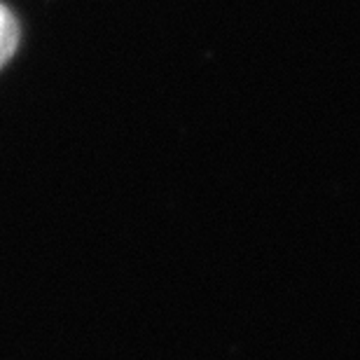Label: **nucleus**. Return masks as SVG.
I'll use <instances>...</instances> for the list:
<instances>
[{
    "label": "nucleus",
    "mask_w": 360,
    "mask_h": 360,
    "mask_svg": "<svg viewBox=\"0 0 360 360\" xmlns=\"http://www.w3.org/2000/svg\"><path fill=\"white\" fill-rule=\"evenodd\" d=\"M19 45V24L14 14L0 3V68L12 59Z\"/></svg>",
    "instance_id": "1"
}]
</instances>
